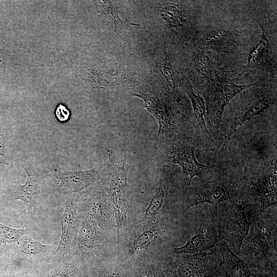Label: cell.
I'll use <instances>...</instances> for the list:
<instances>
[{"instance_id":"obj_1","label":"cell","mask_w":277,"mask_h":277,"mask_svg":"<svg viewBox=\"0 0 277 277\" xmlns=\"http://www.w3.org/2000/svg\"><path fill=\"white\" fill-rule=\"evenodd\" d=\"M276 160L261 174L250 179L241 192L240 203L249 223L255 220L271 206H276Z\"/></svg>"},{"instance_id":"obj_2","label":"cell","mask_w":277,"mask_h":277,"mask_svg":"<svg viewBox=\"0 0 277 277\" xmlns=\"http://www.w3.org/2000/svg\"><path fill=\"white\" fill-rule=\"evenodd\" d=\"M229 200L217 206L215 221L220 240L225 241L237 255L240 254L242 244L249 233L250 224L244 206Z\"/></svg>"},{"instance_id":"obj_3","label":"cell","mask_w":277,"mask_h":277,"mask_svg":"<svg viewBox=\"0 0 277 277\" xmlns=\"http://www.w3.org/2000/svg\"><path fill=\"white\" fill-rule=\"evenodd\" d=\"M249 224L250 232L242 244L240 258L251 273L276 271V255L271 251L264 228L258 220Z\"/></svg>"},{"instance_id":"obj_4","label":"cell","mask_w":277,"mask_h":277,"mask_svg":"<svg viewBox=\"0 0 277 277\" xmlns=\"http://www.w3.org/2000/svg\"><path fill=\"white\" fill-rule=\"evenodd\" d=\"M235 80L220 75L206 82L202 88L208 118L216 129L221 125L225 107L229 102L242 91L259 83L256 81L246 85H237Z\"/></svg>"},{"instance_id":"obj_5","label":"cell","mask_w":277,"mask_h":277,"mask_svg":"<svg viewBox=\"0 0 277 277\" xmlns=\"http://www.w3.org/2000/svg\"><path fill=\"white\" fill-rule=\"evenodd\" d=\"M105 174L108 179V193L114 208L117 241L121 229L126 224V195L128 168L120 161L113 150L108 151Z\"/></svg>"},{"instance_id":"obj_6","label":"cell","mask_w":277,"mask_h":277,"mask_svg":"<svg viewBox=\"0 0 277 277\" xmlns=\"http://www.w3.org/2000/svg\"><path fill=\"white\" fill-rule=\"evenodd\" d=\"M197 146L195 140L181 136L176 138L169 149L168 161L180 165L183 173L189 175V186L194 177L202 179L205 171L213 167L201 164L197 161L195 152Z\"/></svg>"},{"instance_id":"obj_7","label":"cell","mask_w":277,"mask_h":277,"mask_svg":"<svg viewBox=\"0 0 277 277\" xmlns=\"http://www.w3.org/2000/svg\"><path fill=\"white\" fill-rule=\"evenodd\" d=\"M231 185L225 181L203 182L186 190L184 205L185 210L194 206L207 203L216 208L224 202L231 199Z\"/></svg>"},{"instance_id":"obj_8","label":"cell","mask_w":277,"mask_h":277,"mask_svg":"<svg viewBox=\"0 0 277 277\" xmlns=\"http://www.w3.org/2000/svg\"><path fill=\"white\" fill-rule=\"evenodd\" d=\"M221 258L215 247L210 251L183 256L177 273L179 277H220Z\"/></svg>"},{"instance_id":"obj_9","label":"cell","mask_w":277,"mask_h":277,"mask_svg":"<svg viewBox=\"0 0 277 277\" xmlns=\"http://www.w3.org/2000/svg\"><path fill=\"white\" fill-rule=\"evenodd\" d=\"M214 208L211 217H203L196 234L183 246L175 248L177 253L193 254L211 250L221 241L215 221Z\"/></svg>"},{"instance_id":"obj_10","label":"cell","mask_w":277,"mask_h":277,"mask_svg":"<svg viewBox=\"0 0 277 277\" xmlns=\"http://www.w3.org/2000/svg\"><path fill=\"white\" fill-rule=\"evenodd\" d=\"M131 95L142 99L144 107L155 117L158 124L157 137L173 130L178 121L168 102L163 96L152 94L132 93Z\"/></svg>"},{"instance_id":"obj_11","label":"cell","mask_w":277,"mask_h":277,"mask_svg":"<svg viewBox=\"0 0 277 277\" xmlns=\"http://www.w3.org/2000/svg\"><path fill=\"white\" fill-rule=\"evenodd\" d=\"M274 99L266 92H258L244 101L235 112L224 141L229 142L238 127L263 112L273 103Z\"/></svg>"},{"instance_id":"obj_12","label":"cell","mask_w":277,"mask_h":277,"mask_svg":"<svg viewBox=\"0 0 277 277\" xmlns=\"http://www.w3.org/2000/svg\"><path fill=\"white\" fill-rule=\"evenodd\" d=\"M100 170L61 172L55 179L56 190L63 193L80 192L95 183L100 179Z\"/></svg>"},{"instance_id":"obj_13","label":"cell","mask_w":277,"mask_h":277,"mask_svg":"<svg viewBox=\"0 0 277 277\" xmlns=\"http://www.w3.org/2000/svg\"><path fill=\"white\" fill-rule=\"evenodd\" d=\"M238 38L234 30L215 27L206 31L195 45L200 48L226 51L236 44Z\"/></svg>"},{"instance_id":"obj_14","label":"cell","mask_w":277,"mask_h":277,"mask_svg":"<svg viewBox=\"0 0 277 277\" xmlns=\"http://www.w3.org/2000/svg\"><path fill=\"white\" fill-rule=\"evenodd\" d=\"M221 255L220 277H250L251 272L246 264L221 240L216 245Z\"/></svg>"},{"instance_id":"obj_15","label":"cell","mask_w":277,"mask_h":277,"mask_svg":"<svg viewBox=\"0 0 277 277\" xmlns=\"http://www.w3.org/2000/svg\"><path fill=\"white\" fill-rule=\"evenodd\" d=\"M77 202L76 199L68 200L61 217V236L56 252L61 257L68 252L74 234L77 221Z\"/></svg>"},{"instance_id":"obj_16","label":"cell","mask_w":277,"mask_h":277,"mask_svg":"<svg viewBox=\"0 0 277 277\" xmlns=\"http://www.w3.org/2000/svg\"><path fill=\"white\" fill-rule=\"evenodd\" d=\"M98 186L94 187L84 194V200L87 208L89 217L101 226L103 224L106 216V201L104 191Z\"/></svg>"},{"instance_id":"obj_17","label":"cell","mask_w":277,"mask_h":277,"mask_svg":"<svg viewBox=\"0 0 277 277\" xmlns=\"http://www.w3.org/2000/svg\"><path fill=\"white\" fill-rule=\"evenodd\" d=\"M100 239L98 224L92 219H86L77 235L78 247L83 251L92 250L98 245Z\"/></svg>"},{"instance_id":"obj_18","label":"cell","mask_w":277,"mask_h":277,"mask_svg":"<svg viewBox=\"0 0 277 277\" xmlns=\"http://www.w3.org/2000/svg\"><path fill=\"white\" fill-rule=\"evenodd\" d=\"M27 179L24 185H19L16 188L14 196L15 200H21L24 202L26 208L30 209L34 207L39 195L38 184L35 175L29 168H24Z\"/></svg>"},{"instance_id":"obj_19","label":"cell","mask_w":277,"mask_h":277,"mask_svg":"<svg viewBox=\"0 0 277 277\" xmlns=\"http://www.w3.org/2000/svg\"><path fill=\"white\" fill-rule=\"evenodd\" d=\"M156 70L172 95L178 101H181L178 87V77L171 64L168 55L164 51L161 54Z\"/></svg>"},{"instance_id":"obj_20","label":"cell","mask_w":277,"mask_h":277,"mask_svg":"<svg viewBox=\"0 0 277 277\" xmlns=\"http://www.w3.org/2000/svg\"><path fill=\"white\" fill-rule=\"evenodd\" d=\"M184 85L186 93L192 104L194 117L200 126L203 136L210 143H214L204 120L206 107L204 99L194 92L192 86L188 82H185Z\"/></svg>"},{"instance_id":"obj_21","label":"cell","mask_w":277,"mask_h":277,"mask_svg":"<svg viewBox=\"0 0 277 277\" xmlns=\"http://www.w3.org/2000/svg\"><path fill=\"white\" fill-rule=\"evenodd\" d=\"M102 13L106 17L114 31L122 39L128 49L131 50L130 42L127 33L128 24L118 16L117 11L110 1H101Z\"/></svg>"},{"instance_id":"obj_22","label":"cell","mask_w":277,"mask_h":277,"mask_svg":"<svg viewBox=\"0 0 277 277\" xmlns=\"http://www.w3.org/2000/svg\"><path fill=\"white\" fill-rule=\"evenodd\" d=\"M160 14L170 29L180 31L190 26L189 21L185 13L176 6L166 5L161 9Z\"/></svg>"},{"instance_id":"obj_23","label":"cell","mask_w":277,"mask_h":277,"mask_svg":"<svg viewBox=\"0 0 277 277\" xmlns=\"http://www.w3.org/2000/svg\"><path fill=\"white\" fill-rule=\"evenodd\" d=\"M260 25L261 28L260 39L248 57L247 67L249 69L260 65L268 56L269 39L264 27L261 24Z\"/></svg>"},{"instance_id":"obj_24","label":"cell","mask_w":277,"mask_h":277,"mask_svg":"<svg viewBox=\"0 0 277 277\" xmlns=\"http://www.w3.org/2000/svg\"><path fill=\"white\" fill-rule=\"evenodd\" d=\"M165 196L164 186L162 182H160L145 210L146 219L152 218L159 213L164 203Z\"/></svg>"},{"instance_id":"obj_25","label":"cell","mask_w":277,"mask_h":277,"mask_svg":"<svg viewBox=\"0 0 277 277\" xmlns=\"http://www.w3.org/2000/svg\"><path fill=\"white\" fill-rule=\"evenodd\" d=\"M194 67L198 74L205 79L206 82L212 78L213 71L212 61L209 57L204 53H197L193 57Z\"/></svg>"},{"instance_id":"obj_26","label":"cell","mask_w":277,"mask_h":277,"mask_svg":"<svg viewBox=\"0 0 277 277\" xmlns=\"http://www.w3.org/2000/svg\"><path fill=\"white\" fill-rule=\"evenodd\" d=\"M53 245H46L27 236L24 239L21 247V251L29 256H36L50 251Z\"/></svg>"},{"instance_id":"obj_27","label":"cell","mask_w":277,"mask_h":277,"mask_svg":"<svg viewBox=\"0 0 277 277\" xmlns=\"http://www.w3.org/2000/svg\"><path fill=\"white\" fill-rule=\"evenodd\" d=\"M26 229H18L8 227L0 223V245L19 243L21 237L26 235Z\"/></svg>"},{"instance_id":"obj_28","label":"cell","mask_w":277,"mask_h":277,"mask_svg":"<svg viewBox=\"0 0 277 277\" xmlns=\"http://www.w3.org/2000/svg\"><path fill=\"white\" fill-rule=\"evenodd\" d=\"M155 234V232L151 229L144 231L139 234L133 240L130 247L131 254L143 249L147 250L148 246L154 239Z\"/></svg>"},{"instance_id":"obj_29","label":"cell","mask_w":277,"mask_h":277,"mask_svg":"<svg viewBox=\"0 0 277 277\" xmlns=\"http://www.w3.org/2000/svg\"><path fill=\"white\" fill-rule=\"evenodd\" d=\"M74 269L73 265L64 263L56 268L49 277H69Z\"/></svg>"},{"instance_id":"obj_30","label":"cell","mask_w":277,"mask_h":277,"mask_svg":"<svg viewBox=\"0 0 277 277\" xmlns=\"http://www.w3.org/2000/svg\"><path fill=\"white\" fill-rule=\"evenodd\" d=\"M55 115L60 122H64L69 118L70 111L64 104L60 103L56 106Z\"/></svg>"},{"instance_id":"obj_31","label":"cell","mask_w":277,"mask_h":277,"mask_svg":"<svg viewBox=\"0 0 277 277\" xmlns=\"http://www.w3.org/2000/svg\"><path fill=\"white\" fill-rule=\"evenodd\" d=\"M2 277H15L13 269L11 265L5 261L1 266Z\"/></svg>"},{"instance_id":"obj_32","label":"cell","mask_w":277,"mask_h":277,"mask_svg":"<svg viewBox=\"0 0 277 277\" xmlns=\"http://www.w3.org/2000/svg\"><path fill=\"white\" fill-rule=\"evenodd\" d=\"M250 277H277L276 271H271L265 273H251Z\"/></svg>"},{"instance_id":"obj_33","label":"cell","mask_w":277,"mask_h":277,"mask_svg":"<svg viewBox=\"0 0 277 277\" xmlns=\"http://www.w3.org/2000/svg\"><path fill=\"white\" fill-rule=\"evenodd\" d=\"M4 55L3 54V52L0 50V72L2 71H5V60Z\"/></svg>"},{"instance_id":"obj_34","label":"cell","mask_w":277,"mask_h":277,"mask_svg":"<svg viewBox=\"0 0 277 277\" xmlns=\"http://www.w3.org/2000/svg\"><path fill=\"white\" fill-rule=\"evenodd\" d=\"M4 133L2 130H0V156L3 154L4 151ZM0 163H4L0 162Z\"/></svg>"}]
</instances>
